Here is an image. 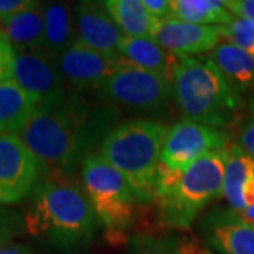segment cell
Returning a JSON list of instances; mask_svg holds the SVG:
<instances>
[{
    "label": "cell",
    "mask_w": 254,
    "mask_h": 254,
    "mask_svg": "<svg viewBox=\"0 0 254 254\" xmlns=\"http://www.w3.org/2000/svg\"><path fill=\"white\" fill-rule=\"evenodd\" d=\"M115 110L89 106L76 95L37 108L18 136L41 165V171L65 178L92 155L113 130Z\"/></svg>",
    "instance_id": "obj_1"
},
{
    "label": "cell",
    "mask_w": 254,
    "mask_h": 254,
    "mask_svg": "<svg viewBox=\"0 0 254 254\" xmlns=\"http://www.w3.org/2000/svg\"><path fill=\"white\" fill-rule=\"evenodd\" d=\"M26 230L61 253H83L98 233L100 220L82 188L65 178L37 184L24 215Z\"/></svg>",
    "instance_id": "obj_2"
},
{
    "label": "cell",
    "mask_w": 254,
    "mask_h": 254,
    "mask_svg": "<svg viewBox=\"0 0 254 254\" xmlns=\"http://www.w3.org/2000/svg\"><path fill=\"white\" fill-rule=\"evenodd\" d=\"M227 148L202 157L185 170L160 164L154 185L157 222L167 229H190L209 202L223 195Z\"/></svg>",
    "instance_id": "obj_3"
},
{
    "label": "cell",
    "mask_w": 254,
    "mask_h": 254,
    "mask_svg": "<svg viewBox=\"0 0 254 254\" xmlns=\"http://www.w3.org/2000/svg\"><path fill=\"white\" fill-rule=\"evenodd\" d=\"M171 85L174 99L185 120L225 130L242 115L240 93L210 58L178 57Z\"/></svg>",
    "instance_id": "obj_4"
},
{
    "label": "cell",
    "mask_w": 254,
    "mask_h": 254,
    "mask_svg": "<svg viewBox=\"0 0 254 254\" xmlns=\"http://www.w3.org/2000/svg\"><path fill=\"white\" fill-rule=\"evenodd\" d=\"M167 127L161 122L134 119L120 123L100 144V155L126 177L140 205L154 198Z\"/></svg>",
    "instance_id": "obj_5"
},
{
    "label": "cell",
    "mask_w": 254,
    "mask_h": 254,
    "mask_svg": "<svg viewBox=\"0 0 254 254\" xmlns=\"http://www.w3.org/2000/svg\"><path fill=\"white\" fill-rule=\"evenodd\" d=\"M81 177L83 192L100 223L115 230L133 223L138 199L123 174L100 154H92L82 164Z\"/></svg>",
    "instance_id": "obj_6"
},
{
    "label": "cell",
    "mask_w": 254,
    "mask_h": 254,
    "mask_svg": "<svg viewBox=\"0 0 254 254\" xmlns=\"http://www.w3.org/2000/svg\"><path fill=\"white\" fill-rule=\"evenodd\" d=\"M102 98L128 109L160 113L173 98V85L163 75L141 69L125 60L98 89Z\"/></svg>",
    "instance_id": "obj_7"
},
{
    "label": "cell",
    "mask_w": 254,
    "mask_h": 254,
    "mask_svg": "<svg viewBox=\"0 0 254 254\" xmlns=\"http://www.w3.org/2000/svg\"><path fill=\"white\" fill-rule=\"evenodd\" d=\"M11 81L27 92L37 103V108L60 103L68 95L57 58L43 48H14Z\"/></svg>",
    "instance_id": "obj_8"
},
{
    "label": "cell",
    "mask_w": 254,
    "mask_h": 254,
    "mask_svg": "<svg viewBox=\"0 0 254 254\" xmlns=\"http://www.w3.org/2000/svg\"><path fill=\"white\" fill-rule=\"evenodd\" d=\"M230 134L223 128L181 120L167 130L160 164L171 170H185L202 157L226 150Z\"/></svg>",
    "instance_id": "obj_9"
},
{
    "label": "cell",
    "mask_w": 254,
    "mask_h": 254,
    "mask_svg": "<svg viewBox=\"0 0 254 254\" xmlns=\"http://www.w3.org/2000/svg\"><path fill=\"white\" fill-rule=\"evenodd\" d=\"M41 173V165L18 134L0 136V206L28 196Z\"/></svg>",
    "instance_id": "obj_10"
},
{
    "label": "cell",
    "mask_w": 254,
    "mask_h": 254,
    "mask_svg": "<svg viewBox=\"0 0 254 254\" xmlns=\"http://www.w3.org/2000/svg\"><path fill=\"white\" fill-rule=\"evenodd\" d=\"M73 17L78 43L109 58H122L119 44L125 34L109 14L105 1H78L73 6Z\"/></svg>",
    "instance_id": "obj_11"
},
{
    "label": "cell",
    "mask_w": 254,
    "mask_h": 254,
    "mask_svg": "<svg viewBox=\"0 0 254 254\" xmlns=\"http://www.w3.org/2000/svg\"><path fill=\"white\" fill-rule=\"evenodd\" d=\"M122 61V58L115 60L96 53L78 41L57 58L65 82L78 91H98L115 73Z\"/></svg>",
    "instance_id": "obj_12"
},
{
    "label": "cell",
    "mask_w": 254,
    "mask_h": 254,
    "mask_svg": "<svg viewBox=\"0 0 254 254\" xmlns=\"http://www.w3.org/2000/svg\"><path fill=\"white\" fill-rule=\"evenodd\" d=\"M155 40L175 57H193L210 53L222 43L219 26H198L178 18L161 21Z\"/></svg>",
    "instance_id": "obj_13"
},
{
    "label": "cell",
    "mask_w": 254,
    "mask_h": 254,
    "mask_svg": "<svg viewBox=\"0 0 254 254\" xmlns=\"http://www.w3.org/2000/svg\"><path fill=\"white\" fill-rule=\"evenodd\" d=\"M119 55L141 69L163 75L171 81L178 57L168 53L155 38L125 37L119 44Z\"/></svg>",
    "instance_id": "obj_14"
},
{
    "label": "cell",
    "mask_w": 254,
    "mask_h": 254,
    "mask_svg": "<svg viewBox=\"0 0 254 254\" xmlns=\"http://www.w3.org/2000/svg\"><path fill=\"white\" fill-rule=\"evenodd\" d=\"M0 30L6 34L16 50L43 48L44 44V3L34 1L0 23Z\"/></svg>",
    "instance_id": "obj_15"
},
{
    "label": "cell",
    "mask_w": 254,
    "mask_h": 254,
    "mask_svg": "<svg viewBox=\"0 0 254 254\" xmlns=\"http://www.w3.org/2000/svg\"><path fill=\"white\" fill-rule=\"evenodd\" d=\"M76 43L73 9L65 1L44 3V44L43 50L58 58Z\"/></svg>",
    "instance_id": "obj_16"
},
{
    "label": "cell",
    "mask_w": 254,
    "mask_h": 254,
    "mask_svg": "<svg viewBox=\"0 0 254 254\" xmlns=\"http://www.w3.org/2000/svg\"><path fill=\"white\" fill-rule=\"evenodd\" d=\"M208 242L223 254H254V226L226 212L209 220Z\"/></svg>",
    "instance_id": "obj_17"
},
{
    "label": "cell",
    "mask_w": 254,
    "mask_h": 254,
    "mask_svg": "<svg viewBox=\"0 0 254 254\" xmlns=\"http://www.w3.org/2000/svg\"><path fill=\"white\" fill-rule=\"evenodd\" d=\"M209 58L239 93L254 88V57L229 41H222Z\"/></svg>",
    "instance_id": "obj_18"
},
{
    "label": "cell",
    "mask_w": 254,
    "mask_h": 254,
    "mask_svg": "<svg viewBox=\"0 0 254 254\" xmlns=\"http://www.w3.org/2000/svg\"><path fill=\"white\" fill-rule=\"evenodd\" d=\"M37 103L13 81L0 82V136L18 134L27 126Z\"/></svg>",
    "instance_id": "obj_19"
},
{
    "label": "cell",
    "mask_w": 254,
    "mask_h": 254,
    "mask_svg": "<svg viewBox=\"0 0 254 254\" xmlns=\"http://www.w3.org/2000/svg\"><path fill=\"white\" fill-rule=\"evenodd\" d=\"M105 4L125 37L155 38L161 27V21L147 11L141 0H109Z\"/></svg>",
    "instance_id": "obj_20"
},
{
    "label": "cell",
    "mask_w": 254,
    "mask_h": 254,
    "mask_svg": "<svg viewBox=\"0 0 254 254\" xmlns=\"http://www.w3.org/2000/svg\"><path fill=\"white\" fill-rule=\"evenodd\" d=\"M254 175V158L237 144L227 148V160L223 177V196L236 212L246 209L242 190L246 182Z\"/></svg>",
    "instance_id": "obj_21"
},
{
    "label": "cell",
    "mask_w": 254,
    "mask_h": 254,
    "mask_svg": "<svg viewBox=\"0 0 254 254\" xmlns=\"http://www.w3.org/2000/svg\"><path fill=\"white\" fill-rule=\"evenodd\" d=\"M174 18L198 26H227L235 16L225 1L216 0H173Z\"/></svg>",
    "instance_id": "obj_22"
},
{
    "label": "cell",
    "mask_w": 254,
    "mask_h": 254,
    "mask_svg": "<svg viewBox=\"0 0 254 254\" xmlns=\"http://www.w3.org/2000/svg\"><path fill=\"white\" fill-rule=\"evenodd\" d=\"M223 40L240 47L254 57V23L246 18L235 17L227 26H219Z\"/></svg>",
    "instance_id": "obj_23"
},
{
    "label": "cell",
    "mask_w": 254,
    "mask_h": 254,
    "mask_svg": "<svg viewBox=\"0 0 254 254\" xmlns=\"http://www.w3.org/2000/svg\"><path fill=\"white\" fill-rule=\"evenodd\" d=\"M26 230L24 216L16 210L0 206V249L11 245L13 239Z\"/></svg>",
    "instance_id": "obj_24"
},
{
    "label": "cell",
    "mask_w": 254,
    "mask_h": 254,
    "mask_svg": "<svg viewBox=\"0 0 254 254\" xmlns=\"http://www.w3.org/2000/svg\"><path fill=\"white\" fill-rule=\"evenodd\" d=\"M128 254H177V246L170 239L136 236L130 242Z\"/></svg>",
    "instance_id": "obj_25"
},
{
    "label": "cell",
    "mask_w": 254,
    "mask_h": 254,
    "mask_svg": "<svg viewBox=\"0 0 254 254\" xmlns=\"http://www.w3.org/2000/svg\"><path fill=\"white\" fill-rule=\"evenodd\" d=\"M14 60V47L0 30V82L11 81V69Z\"/></svg>",
    "instance_id": "obj_26"
},
{
    "label": "cell",
    "mask_w": 254,
    "mask_h": 254,
    "mask_svg": "<svg viewBox=\"0 0 254 254\" xmlns=\"http://www.w3.org/2000/svg\"><path fill=\"white\" fill-rule=\"evenodd\" d=\"M237 145L254 158V106L250 103V116L242 126L237 137Z\"/></svg>",
    "instance_id": "obj_27"
},
{
    "label": "cell",
    "mask_w": 254,
    "mask_h": 254,
    "mask_svg": "<svg viewBox=\"0 0 254 254\" xmlns=\"http://www.w3.org/2000/svg\"><path fill=\"white\" fill-rule=\"evenodd\" d=\"M147 11L157 20L164 21L174 18L173 0H141Z\"/></svg>",
    "instance_id": "obj_28"
},
{
    "label": "cell",
    "mask_w": 254,
    "mask_h": 254,
    "mask_svg": "<svg viewBox=\"0 0 254 254\" xmlns=\"http://www.w3.org/2000/svg\"><path fill=\"white\" fill-rule=\"evenodd\" d=\"M225 3L235 17L246 18L254 23V0H227Z\"/></svg>",
    "instance_id": "obj_29"
},
{
    "label": "cell",
    "mask_w": 254,
    "mask_h": 254,
    "mask_svg": "<svg viewBox=\"0 0 254 254\" xmlns=\"http://www.w3.org/2000/svg\"><path fill=\"white\" fill-rule=\"evenodd\" d=\"M31 3L33 0H0V23L28 7Z\"/></svg>",
    "instance_id": "obj_30"
},
{
    "label": "cell",
    "mask_w": 254,
    "mask_h": 254,
    "mask_svg": "<svg viewBox=\"0 0 254 254\" xmlns=\"http://www.w3.org/2000/svg\"><path fill=\"white\" fill-rule=\"evenodd\" d=\"M242 198H243V203H245L246 209L254 205V175L246 182V185L243 187Z\"/></svg>",
    "instance_id": "obj_31"
},
{
    "label": "cell",
    "mask_w": 254,
    "mask_h": 254,
    "mask_svg": "<svg viewBox=\"0 0 254 254\" xmlns=\"http://www.w3.org/2000/svg\"><path fill=\"white\" fill-rule=\"evenodd\" d=\"M0 254H34V252L27 246L9 245L0 249Z\"/></svg>",
    "instance_id": "obj_32"
},
{
    "label": "cell",
    "mask_w": 254,
    "mask_h": 254,
    "mask_svg": "<svg viewBox=\"0 0 254 254\" xmlns=\"http://www.w3.org/2000/svg\"><path fill=\"white\" fill-rule=\"evenodd\" d=\"M253 226H254V225H253Z\"/></svg>",
    "instance_id": "obj_33"
}]
</instances>
